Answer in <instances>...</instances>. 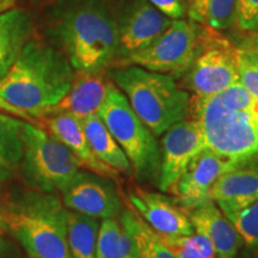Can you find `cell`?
<instances>
[{
    "mask_svg": "<svg viewBox=\"0 0 258 258\" xmlns=\"http://www.w3.org/2000/svg\"><path fill=\"white\" fill-rule=\"evenodd\" d=\"M4 250H5V241L0 238V258H2Z\"/></svg>",
    "mask_w": 258,
    "mask_h": 258,
    "instance_id": "cell-36",
    "label": "cell"
},
{
    "mask_svg": "<svg viewBox=\"0 0 258 258\" xmlns=\"http://www.w3.org/2000/svg\"><path fill=\"white\" fill-rule=\"evenodd\" d=\"M147 2L172 21L182 19L186 15L184 0H147Z\"/></svg>",
    "mask_w": 258,
    "mask_h": 258,
    "instance_id": "cell-30",
    "label": "cell"
},
{
    "mask_svg": "<svg viewBox=\"0 0 258 258\" xmlns=\"http://www.w3.org/2000/svg\"><path fill=\"white\" fill-rule=\"evenodd\" d=\"M237 0H208L203 25L212 30H228L234 25Z\"/></svg>",
    "mask_w": 258,
    "mask_h": 258,
    "instance_id": "cell-26",
    "label": "cell"
},
{
    "mask_svg": "<svg viewBox=\"0 0 258 258\" xmlns=\"http://www.w3.org/2000/svg\"><path fill=\"white\" fill-rule=\"evenodd\" d=\"M164 134L157 184L161 191L169 192L189 161L206 148V143L199 122L190 116L177 122Z\"/></svg>",
    "mask_w": 258,
    "mask_h": 258,
    "instance_id": "cell-12",
    "label": "cell"
},
{
    "mask_svg": "<svg viewBox=\"0 0 258 258\" xmlns=\"http://www.w3.org/2000/svg\"><path fill=\"white\" fill-rule=\"evenodd\" d=\"M47 32L78 74H101L118 60V32L109 0H55Z\"/></svg>",
    "mask_w": 258,
    "mask_h": 258,
    "instance_id": "cell-1",
    "label": "cell"
},
{
    "mask_svg": "<svg viewBox=\"0 0 258 258\" xmlns=\"http://www.w3.org/2000/svg\"><path fill=\"white\" fill-rule=\"evenodd\" d=\"M0 110L8 112V114H10V115H14V116H17V117L23 118V120L31 122V123H35V120L31 117V116L24 114L23 111H21L19 109L15 108V106L9 104V103H6L4 99H2V98H0Z\"/></svg>",
    "mask_w": 258,
    "mask_h": 258,
    "instance_id": "cell-33",
    "label": "cell"
},
{
    "mask_svg": "<svg viewBox=\"0 0 258 258\" xmlns=\"http://www.w3.org/2000/svg\"><path fill=\"white\" fill-rule=\"evenodd\" d=\"M209 28L177 19L156 41L143 50L118 61L120 67L139 66L172 78H180L201 53Z\"/></svg>",
    "mask_w": 258,
    "mask_h": 258,
    "instance_id": "cell-8",
    "label": "cell"
},
{
    "mask_svg": "<svg viewBox=\"0 0 258 258\" xmlns=\"http://www.w3.org/2000/svg\"><path fill=\"white\" fill-rule=\"evenodd\" d=\"M118 220L134 237L140 258H177L166 246L160 235L156 233L135 212L122 209Z\"/></svg>",
    "mask_w": 258,
    "mask_h": 258,
    "instance_id": "cell-24",
    "label": "cell"
},
{
    "mask_svg": "<svg viewBox=\"0 0 258 258\" xmlns=\"http://www.w3.org/2000/svg\"><path fill=\"white\" fill-rule=\"evenodd\" d=\"M0 12H2V10H0Z\"/></svg>",
    "mask_w": 258,
    "mask_h": 258,
    "instance_id": "cell-38",
    "label": "cell"
},
{
    "mask_svg": "<svg viewBox=\"0 0 258 258\" xmlns=\"http://www.w3.org/2000/svg\"><path fill=\"white\" fill-rule=\"evenodd\" d=\"M237 49L227 38L209 29L201 53L179 78L180 86L194 97L206 98L239 83Z\"/></svg>",
    "mask_w": 258,
    "mask_h": 258,
    "instance_id": "cell-9",
    "label": "cell"
},
{
    "mask_svg": "<svg viewBox=\"0 0 258 258\" xmlns=\"http://www.w3.org/2000/svg\"><path fill=\"white\" fill-rule=\"evenodd\" d=\"M235 169L233 164L206 147L189 161L171 192L189 212L211 200L209 194L219 177Z\"/></svg>",
    "mask_w": 258,
    "mask_h": 258,
    "instance_id": "cell-13",
    "label": "cell"
},
{
    "mask_svg": "<svg viewBox=\"0 0 258 258\" xmlns=\"http://www.w3.org/2000/svg\"><path fill=\"white\" fill-rule=\"evenodd\" d=\"M97 115L127 156L134 176L144 182L158 183L161 158L159 144L112 83Z\"/></svg>",
    "mask_w": 258,
    "mask_h": 258,
    "instance_id": "cell-6",
    "label": "cell"
},
{
    "mask_svg": "<svg viewBox=\"0 0 258 258\" xmlns=\"http://www.w3.org/2000/svg\"><path fill=\"white\" fill-rule=\"evenodd\" d=\"M251 40H250V43L247 44V46L250 47H258V27L256 28V30L251 32Z\"/></svg>",
    "mask_w": 258,
    "mask_h": 258,
    "instance_id": "cell-35",
    "label": "cell"
},
{
    "mask_svg": "<svg viewBox=\"0 0 258 258\" xmlns=\"http://www.w3.org/2000/svg\"><path fill=\"white\" fill-rule=\"evenodd\" d=\"M110 83V80L103 78L102 74H79L66 96L50 108L44 117L66 114L84 120L89 116L97 115L105 101Z\"/></svg>",
    "mask_w": 258,
    "mask_h": 258,
    "instance_id": "cell-18",
    "label": "cell"
},
{
    "mask_svg": "<svg viewBox=\"0 0 258 258\" xmlns=\"http://www.w3.org/2000/svg\"><path fill=\"white\" fill-rule=\"evenodd\" d=\"M177 258H218L214 247L203 232L182 237H160Z\"/></svg>",
    "mask_w": 258,
    "mask_h": 258,
    "instance_id": "cell-25",
    "label": "cell"
},
{
    "mask_svg": "<svg viewBox=\"0 0 258 258\" xmlns=\"http://www.w3.org/2000/svg\"><path fill=\"white\" fill-rule=\"evenodd\" d=\"M82 169L72 152L35 123H23V158L21 171L32 190L56 194L64 189Z\"/></svg>",
    "mask_w": 258,
    "mask_h": 258,
    "instance_id": "cell-7",
    "label": "cell"
},
{
    "mask_svg": "<svg viewBox=\"0 0 258 258\" xmlns=\"http://www.w3.org/2000/svg\"><path fill=\"white\" fill-rule=\"evenodd\" d=\"M237 67L239 83L258 98V67L247 57L243 48L237 49Z\"/></svg>",
    "mask_w": 258,
    "mask_h": 258,
    "instance_id": "cell-28",
    "label": "cell"
},
{
    "mask_svg": "<svg viewBox=\"0 0 258 258\" xmlns=\"http://www.w3.org/2000/svg\"><path fill=\"white\" fill-rule=\"evenodd\" d=\"M66 214L56 194L31 189L8 198V231L30 258H72Z\"/></svg>",
    "mask_w": 258,
    "mask_h": 258,
    "instance_id": "cell-4",
    "label": "cell"
},
{
    "mask_svg": "<svg viewBox=\"0 0 258 258\" xmlns=\"http://www.w3.org/2000/svg\"><path fill=\"white\" fill-rule=\"evenodd\" d=\"M3 2H4V0H0V6H4V5H8L9 4V3H8V4H4V5H3ZM3 8H0V10H2Z\"/></svg>",
    "mask_w": 258,
    "mask_h": 258,
    "instance_id": "cell-37",
    "label": "cell"
},
{
    "mask_svg": "<svg viewBox=\"0 0 258 258\" xmlns=\"http://www.w3.org/2000/svg\"><path fill=\"white\" fill-rule=\"evenodd\" d=\"M46 125L48 133L69 148L73 156L79 160L82 167H86L91 172L112 180L118 179L120 173L102 163L92 152L84 133L82 122L78 118L66 114L51 115L47 116Z\"/></svg>",
    "mask_w": 258,
    "mask_h": 258,
    "instance_id": "cell-16",
    "label": "cell"
},
{
    "mask_svg": "<svg viewBox=\"0 0 258 258\" xmlns=\"http://www.w3.org/2000/svg\"><path fill=\"white\" fill-rule=\"evenodd\" d=\"M67 243L72 258H96L98 219L69 211L66 214Z\"/></svg>",
    "mask_w": 258,
    "mask_h": 258,
    "instance_id": "cell-23",
    "label": "cell"
},
{
    "mask_svg": "<svg viewBox=\"0 0 258 258\" xmlns=\"http://www.w3.org/2000/svg\"><path fill=\"white\" fill-rule=\"evenodd\" d=\"M128 199L135 213L160 237H182L195 231L189 212L175 198L135 186Z\"/></svg>",
    "mask_w": 258,
    "mask_h": 258,
    "instance_id": "cell-14",
    "label": "cell"
},
{
    "mask_svg": "<svg viewBox=\"0 0 258 258\" xmlns=\"http://www.w3.org/2000/svg\"><path fill=\"white\" fill-rule=\"evenodd\" d=\"M76 74L60 50L30 38L0 83V98L34 120L44 117L70 91Z\"/></svg>",
    "mask_w": 258,
    "mask_h": 258,
    "instance_id": "cell-3",
    "label": "cell"
},
{
    "mask_svg": "<svg viewBox=\"0 0 258 258\" xmlns=\"http://www.w3.org/2000/svg\"><path fill=\"white\" fill-rule=\"evenodd\" d=\"M241 32H252L258 27V0H237L234 25Z\"/></svg>",
    "mask_w": 258,
    "mask_h": 258,
    "instance_id": "cell-29",
    "label": "cell"
},
{
    "mask_svg": "<svg viewBox=\"0 0 258 258\" xmlns=\"http://www.w3.org/2000/svg\"><path fill=\"white\" fill-rule=\"evenodd\" d=\"M32 34V18L27 10L0 12V83L8 76Z\"/></svg>",
    "mask_w": 258,
    "mask_h": 258,
    "instance_id": "cell-19",
    "label": "cell"
},
{
    "mask_svg": "<svg viewBox=\"0 0 258 258\" xmlns=\"http://www.w3.org/2000/svg\"><path fill=\"white\" fill-rule=\"evenodd\" d=\"M112 179L80 170L62 192V203L69 211L95 219L120 217L122 203Z\"/></svg>",
    "mask_w": 258,
    "mask_h": 258,
    "instance_id": "cell-11",
    "label": "cell"
},
{
    "mask_svg": "<svg viewBox=\"0 0 258 258\" xmlns=\"http://www.w3.org/2000/svg\"><path fill=\"white\" fill-rule=\"evenodd\" d=\"M184 3L189 21L203 25L208 0H184Z\"/></svg>",
    "mask_w": 258,
    "mask_h": 258,
    "instance_id": "cell-31",
    "label": "cell"
},
{
    "mask_svg": "<svg viewBox=\"0 0 258 258\" xmlns=\"http://www.w3.org/2000/svg\"><path fill=\"white\" fill-rule=\"evenodd\" d=\"M189 218L194 230L207 235L218 258H237L244 241L234 225L212 200L189 211Z\"/></svg>",
    "mask_w": 258,
    "mask_h": 258,
    "instance_id": "cell-15",
    "label": "cell"
},
{
    "mask_svg": "<svg viewBox=\"0 0 258 258\" xmlns=\"http://www.w3.org/2000/svg\"><path fill=\"white\" fill-rule=\"evenodd\" d=\"M209 199L226 217L247 208L258 201V166L224 173L213 185Z\"/></svg>",
    "mask_w": 258,
    "mask_h": 258,
    "instance_id": "cell-17",
    "label": "cell"
},
{
    "mask_svg": "<svg viewBox=\"0 0 258 258\" xmlns=\"http://www.w3.org/2000/svg\"><path fill=\"white\" fill-rule=\"evenodd\" d=\"M206 147L237 167L258 166V98L240 83L215 96L190 102Z\"/></svg>",
    "mask_w": 258,
    "mask_h": 258,
    "instance_id": "cell-2",
    "label": "cell"
},
{
    "mask_svg": "<svg viewBox=\"0 0 258 258\" xmlns=\"http://www.w3.org/2000/svg\"><path fill=\"white\" fill-rule=\"evenodd\" d=\"M96 258H140L137 241L118 218L102 220Z\"/></svg>",
    "mask_w": 258,
    "mask_h": 258,
    "instance_id": "cell-22",
    "label": "cell"
},
{
    "mask_svg": "<svg viewBox=\"0 0 258 258\" xmlns=\"http://www.w3.org/2000/svg\"><path fill=\"white\" fill-rule=\"evenodd\" d=\"M143 123L157 137L189 116L191 97L175 78L139 66H123L108 73Z\"/></svg>",
    "mask_w": 258,
    "mask_h": 258,
    "instance_id": "cell-5",
    "label": "cell"
},
{
    "mask_svg": "<svg viewBox=\"0 0 258 258\" xmlns=\"http://www.w3.org/2000/svg\"><path fill=\"white\" fill-rule=\"evenodd\" d=\"M24 121L0 111V180L9 179L21 167Z\"/></svg>",
    "mask_w": 258,
    "mask_h": 258,
    "instance_id": "cell-21",
    "label": "cell"
},
{
    "mask_svg": "<svg viewBox=\"0 0 258 258\" xmlns=\"http://www.w3.org/2000/svg\"><path fill=\"white\" fill-rule=\"evenodd\" d=\"M80 122L95 156L117 173L133 176V167L127 156L122 151L120 145L116 143L101 117L98 115H92L80 120Z\"/></svg>",
    "mask_w": 258,
    "mask_h": 258,
    "instance_id": "cell-20",
    "label": "cell"
},
{
    "mask_svg": "<svg viewBox=\"0 0 258 258\" xmlns=\"http://www.w3.org/2000/svg\"><path fill=\"white\" fill-rule=\"evenodd\" d=\"M227 218L240 234L244 245L250 250H258V201Z\"/></svg>",
    "mask_w": 258,
    "mask_h": 258,
    "instance_id": "cell-27",
    "label": "cell"
},
{
    "mask_svg": "<svg viewBox=\"0 0 258 258\" xmlns=\"http://www.w3.org/2000/svg\"><path fill=\"white\" fill-rule=\"evenodd\" d=\"M240 48H243L247 57H249V59L258 67V47L245 46V47H240Z\"/></svg>",
    "mask_w": 258,
    "mask_h": 258,
    "instance_id": "cell-34",
    "label": "cell"
},
{
    "mask_svg": "<svg viewBox=\"0 0 258 258\" xmlns=\"http://www.w3.org/2000/svg\"><path fill=\"white\" fill-rule=\"evenodd\" d=\"M112 9L118 32V61L150 46L172 23L147 0H116Z\"/></svg>",
    "mask_w": 258,
    "mask_h": 258,
    "instance_id": "cell-10",
    "label": "cell"
},
{
    "mask_svg": "<svg viewBox=\"0 0 258 258\" xmlns=\"http://www.w3.org/2000/svg\"><path fill=\"white\" fill-rule=\"evenodd\" d=\"M8 198L0 190V237L8 231Z\"/></svg>",
    "mask_w": 258,
    "mask_h": 258,
    "instance_id": "cell-32",
    "label": "cell"
}]
</instances>
